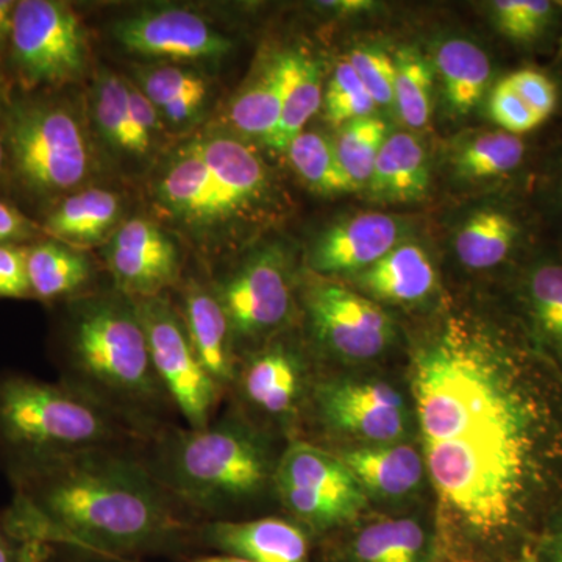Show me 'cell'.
I'll return each instance as SVG.
<instances>
[{
    "instance_id": "6da1fadb",
    "label": "cell",
    "mask_w": 562,
    "mask_h": 562,
    "mask_svg": "<svg viewBox=\"0 0 562 562\" xmlns=\"http://www.w3.org/2000/svg\"><path fill=\"white\" fill-rule=\"evenodd\" d=\"M414 412L438 498L446 562H479L522 522L541 484L553 424L512 351L450 322L413 358Z\"/></svg>"
},
{
    "instance_id": "7a4b0ae2",
    "label": "cell",
    "mask_w": 562,
    "mask_h": 562,
    "mask_svg": "<svg viewBox=\"0 0 562 562\" xmlns=\"http://www.w3.org/2000/svg\"><path fill=\"white\" fill-rule=\"evenodd\" d=\"M7 513L21 531L99 560L176 552L191 536L150 465L121 449L88 450L9 475Z\"/></svg>"
},
{
    "instance_id": "3957f363",
    "label": "cell",
    "mask_w": 562,
    "mask_h": 562,
    "mask_svg": "<svg viewBox=\"0 0 562 562\" xmlns=\"http://www.w3.org/2000/svg\"><path fill=\"white\" fill-rule=\"evenodd\" d=\"M63 383L101 403L139 432L172 406L155 372L135 302L125 297L80 303L66 336Z\"/></svg>"
},
{
    "instance_id": "277c9868",
    "label": "cell",
    "mask_w": 562,
    "mask_h": 562,
    "mask_svg": "<svg viewBox=\"0 0 562 562\" xmlns=\"http://www.w3.org/2000/svg\"><path fill=\"white\" fill-rule=\"evenodd\" d=\"M140 432L63 382L0 375V464L7 475L99 449H121Z\"/></svg>"
},
{
    "instance_id": "5b68a950",
    "label": "cell",
    "mask_w": 562,
    "mask_h": 562,
    "mask_svg": "<svg viewBox=\"0 0 562 562\" xmlns=\"http://www.w3.org/2000/svg\"><path fill=\"white\" fill-rule=\"evenodd\" d=\"M269 190L265 162L249 146L224 133L184 143L162 162L154 201L162 217L198 238L213 239Z\"/></svg>"
},
{
    "instance_id": "8992f818",
    "label": "cell",
    "mask_w": 562,
    "mask_h": 562,
    "mask_svg": "<svg viewBox=\"0 0 562 562\" xmlns=\"http://www.w3.org/2000/svg\"><path fill=\"white\" fill-rule=\"evenodd\" d=\"M277 461L251 428L227 417L166 432L150 469L180 506L213 517L260 494Z\"/></svg>"
},
{
    "instance_id": "52a82bcc",
    "label": "cell",
    "mask_w": 562,
    "mask_h": 562,
    "mask_svg": "<svg viewBox=\"0 0 562 562\" xmlns=\"http://www.w3.org/2000/svg\"><path fill=\"white\" fill-rule=\"evenodd\" d=\"M0 133L11 177L32 199L60 201L91 176L90 139L79 116L60 102H7Z\"/></svg>"
},
{
    "instance_id": "ba28073f",
    "label": "cell",
    "mask_w": 562,
    "mask_h": 562,
    "mask_svg": "<svg viewBox=\"0 0 562 562\" xmlns=\"http://www.w3.org/2000/svg\"><path fill=\"white\" fill-rule=\"evenodd\" d=\"M88 58L87 31L69 3L16 2L9 63L24 90L72 83L83 77Z\"/></svg>"
},
{
    "instance_id": "9c48e42d",
    "label": "cell",
    "mask_w": 562,
    "mask_h": 562,
    "mask_svg": "<svg viewBox=\"0 0 562 562\" xmlns=\"http://www.w3.org/2000/svg\"><path fill=\"white\" fill-rule=\"evenodd\" d=\"M273 490L284 508L313 530L357 519L368 494L342 458L308 442H292L277 461Z\"/></svg>"
},
{
    "instance_id": "30bf717a",
    "label": "cell",
    "mask_w": 562,
    "mask_h": 562,
    "mask_svg": "<svg viewBox=\"0 0 562 562\" xmlns=\"http://www.w3.org/2000/svg\"><path fill=\"white\" fill-rule=\"evenodd\" d=\"M133 302L146 331L155 372L173 408L187 419L188 427H206L222 390L199 360L183 319L161 295Z\"/></svg>"
},
{
    "instance_id": "8fae6325",
    "label": "cell",
    "mask_w": 562,
    "mask_h": 562,
    "mask_svg": "<svg viewBox=\"0 0 562 562\" xmlns=\"http://www.w3.org/2000/svg\"><path fill=\"white\" fill-rule=\"evenodd\" d=\"M306 308L316 338L346 360H372L394 339V322L382 306L338 284L310 290Z\"/></svg>"
},
{
    "instance_id": "7c38bea8",
    "label": "cell",
    "mask_w": 562,
    "mask_h": 562,
    "mask_svg": "<svg viewBox=\"0 0 562 562\" xmlns=\"http://www.w3.org/2000/svg\"><path fill=\"white\" fill-rule=\"evenodd\" d=\"M233 341L268 335L286 322L292 294L286 260L279 249H266L244 262L216 291Z\"/></svg>"
},
{
    "instance_id": "4fadbf2b",
    "label": "cell",
    "mask_w": 562,
    "mask_h": 562,
    "mask_svg": "<svg viewBox=\"0 0 562 562\" xmlns=\"http://www.w3.org/2000/svg\"><path fill=\"white\" fill-rule=\"evenodd\" d=\"M317 408L333 430L369 443L401 442L408 408L391 384L375 380H335L321 384Z\"/></svg>"
},
{
    "instance_id": "5bb4252c",
    "label": "cell",
    "mask_w": 562,
    "mask_h": 562,
    "mask_svg": "<svg viewBox=\"0 0 562 562\" xmlns=\"http://www.w3.org/2000/svg\"><path fill=\"white\" fill-rule=\"evenodd\" d=\"M114 36L133 54L172 61L224 57L233 46L202 16L183 9L147 10L125 18L114 27Z\"/></svg>"
},
{
    "instance_id": "9a60e30c",
    "label": "cell",
    "mask_w": 562,
    "mask_h": 562,
    "mask_svg": "<svg viewBox=\"0 0 562 562\" xmlns=\"http://www.w3.org/2000/svg\"><path fill=\"white\" fill-rule=\"evenodd\" d=\"M117 290L132 299L158 297L179 280V250L155 222L133 217L114 232L105 251Z\"/></svg>"
},
{
    "instance_id": "2e32d148",
    "label": "cell",
    "mask_w": 562,
    "mask_h": 562,
    "mask_svg": "<svg viewBox=\"0 0 562 562\" xmlns=\"http://www.w3.org/2000/svg\"><path fill=\"white\" fill-rule=\"evenodd\" d=\"M402 225L383 213H361L338 222L314 246V271L325 276L362 272L398 246Z\"/></svg>"
},
{
    "instance_id": "e0dca14e",
    "label": "cell",
    "mask_w": 562,
    "mask_h": 562,
    "mask_svg": "<svg viewBox=\"0 0 562 562\" xmlns=\"http://www.w3.org/2000/svg\"><path fill=\"white\" fill-rule=\"evenodd\" d=\"M198 536L210 549L249 562H308L310 558L305 530L280 517L247 522L211 520Z\"/></svg>"
},
{
    "instance_id": "ac0fdd59",
    "label": "cell",
    "mask_w": 562,
    "mask_h": 562,
    "mask_svg": "<svg viewBox=\"0 0 562 562\" xmlns=\"http://www.w3.org/2000/svg\"><path fill=\"white\" fill-rule=\"evenodd\" d=\"M181 319L199 360L217 386L224 391V387L235 383V341L216 294L201 284L192 283L184 291Z\"/></svg>"
},
{
    "instance_id": "d6986e66",
    "label": "cell",
    "mask_w": 562,
    "mask_h": 562,
    "mask_svg": "<svg viewBox=\"0 0 562 562\" xmlns=\"http://www.w3.org/2000/svg\"><path fill=\"white\" fill-rule=\"evenodd\" d=\"M341 458L366 494L387 501L408 497L424 480V457L408 443H369Z\"/></svg>"
},
{
    "instance_id": "ffe728a7",
    "label": "cell",
    "mask_w": 562,
    "mask_h": 562,
    "mask_svg": "<svg viewBox=\"0 0 562 562\" xmlns=\"http://www.w3.org/2000/svg\"><path fill=\"white\" fill-rule=\"evenodd\" d=\"M430 187L427 151L412 133L387 136L376 157L369 194L379 202H416Z\"/></svg>"
},
{
    "instance_id": "44dd1931",
    "label": "cell",
    "mask_w": 562,
    "mask_h": 562,
    "mask_svg": "<svg viewBox=\"0 0 562 562\" xmlns=\"http://www.w3.org/2000/svg\"><path fill=\"white\" fill-rule=\"evenodd\" d=\"M357 280L372 299L391 303L425 301L436 288L430 258L416 244H398Z\"/></svg>"
},
{
    "instance_id": "7402d4cb",
    "label": "cell",
    "mask_w": 562,
    "mask_h": 562,
    "mask_svg": "<svg viewBox=\"0 0 562 562\" xmlns=\"http://www.w3.org/2000/svg\"><path fill=\"white\" fill-rule=\"evenodd\" d=\"M121 210L116 192L102 188L74 191L47 211L41 231L57 241L99 243L120 227Z\"/></svg>"
},
{
    "instance_id": "603a6c76",
    "label": "cell",
    "mask_w": 562,
    "mask_h": 562,
    "mask_svg": "<svg viewBox=\"0 0 562 562\" xmlns=\"http://www.w3.org/2000/svg\"><path fill=\"white\" fill-rule=\"evenodd\" d=\"M288 52L276 55L228 109V122L244 136L268 140L276 132L288 83Z\"/></svg>"
},
{
    "instance_id": "cb8c5ba5",
    "label": "cell",
    "mask_w": 562,
    "mask_h": 562,
    "mask_svg": "<svg viewBox=\"0 0 562 562\" xmlns=\"http://www.w3.org/2000/svg\"><path fill=\"white\" fill-rule=\"evenodd\" d=\"M241 387L251 405L271 416H283L294 408L301 395V366L290 351H262L244 369Z\"/></svg>"
},
{
    "instance_id": "d4e9b609",
    "label": "cell",
    "mask_w": 562,
    "mask_h": 562,
    "mask_svg": "<svg viewBox=\"0 0 562 562\" xmlns=\"http://www.w3.org/2000/svg\"><path fill=\"white\" fill-rule=\"evenodd\" d=\"M350 554L353 562H432L435 539L412 517L380 520L358 532Z\"/></svg>"
},
{
    "instance_id": "484cf974",
    "label": "cell",
    "mask_w": 562,
    "mask_h": 562,
    "mask_svg": "<svg viewBox=\"0 0 562 562\" xmlns=\"http://www.w3.org/2000/svg\"><path fill=\"white\" fill-rule=\"evenodd\" d=\"M447 103L458 114H468L482 101L492 66L482 47L469 40H447L436 52Z\"/></svg>"
},
{
    "instance_id": "4316f807",
    "label": "cell",
    "mask_w": 562,
    "mask_h": 562,
    "mask_svg": "<svg viewBox=\"0 0 562 562\" xmlns=\"http://www.w3.org/2000/svg\"><path fill=\"white\" fill-rule=\"evenodd\" d=\"M27 276L32 297L55 302L79 292L91 277L83 254L57 239H44L27 247Z\"/></svg>"
},
{
    "instance_id": "83f0119b",
    "label": "cell",
    "mask_w": 562,
    "mask_h": 562,
    "mask_svg": "<svg viewBox=\"0 0 562 562\" xmlns=\"http://www.w3.org/2000/svg\"><path fill=\"white\" fill-rule=\"evenodd\" d=\"M288 63L290 70L279 125L265 143L280 151H286L324 102L319 65L301 50H288Z\"/></svg>"
},
{
    "instance_id": "f1b7e54d",
    "label": "cell",
    "mask_w": 562,
    "mask_h": 562,
    "mask_svg": "<svg viewBox=\"0 0 562 562\" xmlns=\"http://www.w3.org/2000/svg\"><path fill=\"white\" fill-rule=\"evenodd\" d=\"M92 111L102 138L113 149L135 157H146L154 146L133 117L128 99V80L113 72H103L95 79L92 91Z\"/></svg>"
},
{
    "instance_id": "f546056e",
    "label": "cell",
    "mask_w": 562,
    "mask_h": 562,
    "mask_svg": "<svg viewBox=\"0 0 562 562\" xmlns=\"http://www.w3.org/2000/svg\"><path fill=\"white\" fill-rule=\"evenodd\" d=\"M519 236L516 221L497 210L472 214L457 233L454 250L465 268L483 271L501 265Z\"/></svg>"
},
{
    "instance_id": "4dcf8cb0",
    "label": "cell",
    "mask_w": 562,
    "mask_h": 562,
    "mask_svg": "<svg viewBox=\"0 0 562 562\" xmlns=\"http://www.w3.org/2000/svg\"><path fill=\"white\" fill-rule=\"evenodd\" d=\"M136 87L171 124H187L201 111L209 95L205 79L177 66L144 70Z\"/></svg>"
},
{
    "instance_id": "1f68e13d",
    "label": "cell",
    "mask_w": 562,
    "mask_h": 562,
    "mask_svg": "<svg viewBox=\"0 0 562 562\" xmlns=\"http://www.w3.org/2000/svg\"><path fill=\"white\" fill-rule=\"evenodd\" d=\"M286 154L294 171L313 191L325 195L357 191L327 136L302 132L291 140Z\"/></svg>"
},
{
    "instance_id": "d6a6232c",
    "label": "cell",
    "mask_w": 562,
    "mask_h": 562,
    "mask_svg": "<svg viewBox=\"0 0 562 562\" xmlns=\"http://www.w3.org/2000/svg\"><path fill=\"white\" fill-rule=\"evenodd\" d=\"M525 297L539 339L562 366V265L536 266L525 283Z\"/></svg>"
},
{
    "instance_id": "836d02e7",
    "label": "cell",
    "mask_w": 562,
    "mask_h": 562,
    "mask_svg": "<svg viewBox=\"0 0 562 562\" xmlns=\"http://www.w3.org/2000/svg\"><path fill=\"white\" fill-rule=\"evenodd\" d=\"M395 65L394 103L409 128L428 124L432 110V74L419 50L398 52Z\"/></svg>"
},
{
    "instance_id": "e575fe53",
    "label": "cell",
    "mask_w": 562,
    "mask_h": 562,
    "mask_svg": "<svg viewBox=\"0 0 562 562\" xmlns=\"http://www.w3.org/2000/svg\"><path fill=\"white\" fill-rule=\"evenodd\" d=\"M524 155V140L519 136L508 132H491L465 144L454 158V165L465 179H491L516 171Z\"/></svg>"
},
{
    "instance_id": "d590c367",
    "label": "cell",
    "mask_w": 562,
    "mask_h": 562,
    "mask_svg": "<svg viewBox=\"0 0 562 562\" xmlns=\"http://www.w3.org/2000/svg\"><path fill=\"white\" fill-rule=\"evenodd\" d=\"M386 138V124L379 117H360L342 125L335 143L336 154L355 190L368 187Z\"/></svg>"
},
{
    "instance_id": "8d00e7d4",
    "label": "cell",
    "mask_w": 562,
    "mask_h": 562,
    "mask_svg": "<svg viewBox=\"0 0 562 562\" xmlns=\"http://www.w3.org/2000/svg\"><path fill=\"white\" fill-rule=\"evenodd\" d=\"M327 120L335 125L372 116L376 103L366 90L349 60L339 63L333 70L327 90L324 92Z\"/></svg>"
},
{
    "instance_id": "74e56055",
    "label": "cell",
    "mask_w": 562,
    "mask_h": 562,
    "mask_svg": "<svg viewBox=\"0 0 562 562\" xmlns=\"http://www.w3.org/2000/svg\"><path fill=\"white\" fill-rule=\"evenodd\" d=\"M492 13L503 35L530 43L552 24L554 5L547 0H497L492 3Z\"/></svg>"
},
{
    "instance_id": "f35d334b",
    "label": "cell",
    "mask_w": 562,
    "mask_h": 562,
    "mask_svg": "<svg viewBox=\"0 0 562 562\" xmlns=\"http://www.w3.org/2000/svg\"><path fill=\"white\" fill-rule=\"evenodd\" d=\"M349 61L376 105L394 103V60L375 47H358L351 50Z\"/></svg>"
},
{
    "instance_id": "ab89813d",
    "label": "cell",
    "mask_w": 562,
    "mask_h": 562,
    "mask_svg": "<svg viewBox=\"0 0 562 562\" xmlns=\"http://www.w3.org/2000/svg\"><path fill=\"white\" fill-rule=\"evenodd\" d=\"M490 111L492 120L501 125L503 132L516 136L535 131L543 122L506 79L492 91Z\"/></svg>"
},
{
    "instance_id": "60d3db41",
    "label": "cell",
    "mask_w": 562,
    "mask_h": 562,
    "mask_svg": "<svg viewBox=\"0 0 562 562\" xmlns=\"http://www.w3.org/2000/svg\"><path fill=\"white\" fill-rule=\"evenodd\" d=\"M52 552L49 546L21 531L7 509L0 512V562H46Z\"/></svg>"
},
{
    "instance_id": "b9f144b4",
    "label": "cell",
    "mask_w": 562,
    "mask_h": 562,
    "mask_svg": "<svg viewBox=\"0 0 562 562\" xmlns=\"http://www.w3.org/2000/svg\"><path fill=\"white\" fill-rule=\"evenodd\" d=\"M506 80L542 121L552 116L557 109L558 91L549 77L538 70L520 69L506 77Z\"/></svg>"
},
{
    "instance_id": "7bdbcfd3",
    "label": "cell",
    "mask_w": 562,
    "mask_h": 562,
    "mask_svg": "<svg viewBox=\"0 0 562 562\" xmlns=\"http://www.w3.org/2000/svg\"><path fill=\"white\" fill-rule=\"evenodd\" d=\"M27 247L0 246V299H29Z\"/></svg>"
},
{
    "instance_id": "ee69618b",
    "label": "cell",
    "mask_w": 562,
    "mask_h": 562,
    "mask_svg": "<svg viewBox=\"0 0 562 562\" xmlns=\"http://www.w3.org/2000/svg\"><path fill=\"white\" fill-rule=\"evenodd\" d=\"M38 225L33 224L16 206L0 201V246H21L35 238Z\"/></svg>"
},
{
    "instance_id": "f6af8a7d",
    "label": "cell",
    "mask_w": 562,
    "mask_h": 562,
    "mask_svg": "<svg viewBox=\"0 0 562 562\" xmlns=\"http://www.w3.org/2000/svg\"><path fill=\"white\" fill-rule=\"evenodd\" d=\"M128 99H131V109L133 117L138 122L140 131L146 133L151 140L160 133L161 116L154 103L144 95L136 85L128 81Z\"/></svg>"
},
{
    "instance_id": "bcb514c9",
    "label": "cell",
    "mask_w": 562,
    "mask_h": 562,
    "mask_svg": "<svg viewBox=\"0 0 562 562\" xmlns=\"http://www.w3.org/2000/svg\"><path fill=\"white\" fill-rule=\"evenodd\" d=\"M538 557L542 562H562V509L547 528Z\"/></svg>"
},
{
    "instance_id": "7dc6e473",
    "label": "cell",
    "mask_w": 562,
    "mask_h": 562,
    "mask_svg": "<svg viewBox=\"0 0 562 562\" xmlns=\"http://www.w3.org/2000/svg\"><path fill=\"white\" fill-rule=\"evenodd\" d=\"M14 10H16L14 0H0V66L9 61Z\"/></svg>"
},
{
    "instance_id": "c3c4849f",
    "label": "cell",
    "mask_w": 562,
    "mask_h": 562,
    "mask_svg": "<svg viewBox=\"0 0 562 562\" xmlns=\"http://www.w3.org/2000/svg\"><path fill=\"white\" fill-rule=\"evenodd\" d=\"M192 562H249L246 560H241V558L228 557V554H222V557H205L198 558Z\"/></svg>"
},
{
    "instance_id": "681fc988",
    "label": "cell",
    "mask_w": 562,
    "mask_h": 562,
    "mask_svg": "<svg viewBox=\"0 0 562 562\" xmlns=\"http://www.w3.org/2000/svg\"><path fill=\"white\" fill-rule=\"evenodd\" d=\"M516 562H542L541 558L538 557V553L532 552L530 549H524L520 552L519 558H517Z\"/></svg>"
},
{
    "instance_id": "f907efd6",
    "label": "cell",
    "mask_w": 562,
    "mask_h": 562,
    "mask_svg": "<svg viewBox=\"0 0 562 562\" xmlns=\"http://www.w3.org/2000/svg\"><path fill=\"white\" fill-rule=\"evenodd\" d=\"M5 147H3L2 133H0V173L3 172V168H5Z\"/></svg>"
},
{
    "instance_id": "816d5d0a",
    "label": "cell",
    "mask_w": 562,
    "mask_h": 562,
    "mask_svg": "<svg viewBox=\"0 0 562 562\" xmlns=\"http://www.w3.org/2000/svg\"><path fill=\"white\" fill-rule=\"evenodd\" d=\"M95 562H122V560H99Z\"/></svg>"
}]
</instances>
